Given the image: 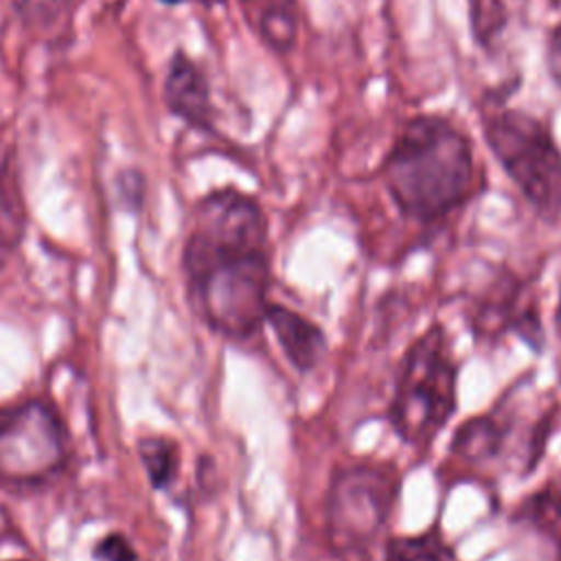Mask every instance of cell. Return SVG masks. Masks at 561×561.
<instances>
[{
  "instance_id": "cell-18",
  "label": "cell",
  "mask_w": 561,
  "mask_h": 561,
  "mask_svg": "<svg viewBox=\"0 0 561 561\" xmlns=\"http://www.w3.org/2000/svg\"><path fill=\"white\" fill-rule=\"evenodd\" d=\"M96 561H136V550L129 539L121 533H110L94 543L92 550Z\"/></svg>"
},
{
  "instance_id": "cell-4",
  "label": "cell",
  "mask_w": 561,
  "mask_h": 561,
  "mask_svg": "<svg viewBox=\"0 0 561 561\" xmlns=\"http://www.w3.org/2000/svg\"><path fill=\"white\" fill-rule=\"evenodd\" d=\"M401 493L394 462H351L331 476L324 495V539L333 554H364L383 533Z\"/></svg>"
},
{
  "instance_id": "cell-19",
  "label": "cell",
  "mask_w": 561,
  "mask_h": 561,
  "mask_svg": "<svg viewBox=\"0 0 561 561\" xmlns=\"http://www.w3.org/2000/svg\"><path fill=\"white\" fill-rule=\"evenodd\" d=\"M546 66L552 81L561 88V22L550 31L546 48Z\"/></svg>"
},
{
  "instance_id": "cell-17",
  "label": "cell",
  "mask_w": 561,
  "mask_h": 561,
  "mask_svg": "<svg viewBox=\"0 0 561 561\" xmlns=\"http://www.w3.org/2000/svg\"><path fill=\"white\" fill-rule=\"evenodd\" d=\"M79 2L81 0H20V13L28 24L44 26L72 11Z\"/></svg>"
},
{
  "instance_id": "cell-2",
  "label": "cell",
  "mask_w": 561,
  "mask_h": 561,
  "mask_svg": "<svg viewBox=\"0 0 561 561\" xmlns=\"http://www.w3.org/2000/svg\"><path fill=\"white\" fill-rule=\"evenodd\" d=\"M381 180L403 217L419 224L445 219L471 195V140L445 116H414L386 153Z\"/></svg>"
},
{
  "instance_id": "cell-8",
  "label": "cell",
  "mask_w": 561,
  "mask_h": 561,
  "mask_svg": "<svg viewBox=\"0 0 561 561\" xmlns=\"http://www.w3.org/2000/svg\"><path fill=\"white\" fill-rule=\"evenodd\" d=\"M517 408L508 405V397L489 412L476 414L458 425L449 451L467 467H491L511 454V436L517 430Z\"/></svg>"
},
{
  "instance_id": "cell-5",
  "label": "cell",
  "mask_w": 561,
  "mask_h": 561,
  "mask_svg": "<svg viewBox=\"0 0 561 561\" xmlns=\"http://www.w3.org/2000/svg\"><path fill=\"white\" fill-rule=\"evenodd\" d=\"M484 140L524 199L546 221L561 217V149L550 129L528 112L486 116Z\"/></svg>"
},
{
  "instance_id": "cell-21",
  "label": "cell",
  "mask_w": 561,
  "mask_h": 561,
  "mask_svg": "<svg viewBox=\"0 0 561 561\" xmlns=\"http://www.w3.org/2000/svg\"><path fill=\"white\" fill-rule=\"evenodd\" d=\"M162 2H182V0H162Z\"/></svg>"
},
{
  "instance_id": "cell-10",
  "label": "cell",
  "mask_w": 561,
  "mask_h": 561,
  "mask_svg": "<svg viewBox=\"0 0 561 561\" xmlns=\"http://www.w3.org/2000/svg\"><path fill=\"white\" fill-rule=\"evenodd\" d=\"M164 99L169 110L184 118L188 125L208 127L213 103L210 88L204 72L182 53H178L169 66L164 81Z\"/></svg>"
},
{
  "instance_id": "cell-11",
  "label": "cell",
  "mask_w": 561,
  "mask_h": 561,
  "mask_svg": "<svg viewBox=\"0 0 561 561\" xmlns=\"http://www.w3.org/2000/svg\"><path fill=\"white\" fill-rule=\"evenodd\" d=\"M511 522L533 530L550 548V561H561V489L557 484L548 482L528 493Z\"/></svg>"
},
{
  "instance_id": "cell-15",
  "label": "cell",
  "mask_w": 561,
  "mask_h": 561,
  "mask_svg": "<svg viewBox=\"0 0 561 561\" xmlns=\"http://www.w3.org/2000/svg\"><path fill=\"white\" fill-rule=\"evenodd\" d=\"M263 39L278 53H285L294 46L296 39V13L291 0H280L270 4L261 18Z\"/></svg>"
},
{
  "instance_id": "cell-20",
  "label": "cell",
  "mask_w": 561,
  "mask_h": 561,
  "mask_svg": "<svg viewBox=\"0 0 561 561\" xmlns=\"http://www.w3.org/2000/svg\"><path fill=\"white\" fill-rule=\"evenodd\" d=\"M554 329L561 337V278H559V298H557V309H554Z\"/></svg>"
},
{
  "instance_id": "cell-22",
  "label": "cell",
  "mask_w": 561,
  "mask_h": 561,
  "mask_svg": "<svg viewBox=\"0 0 561 561\" xmlns=\"http://www.w3.org/2000/svg\"><path fill=\"white\" fill-rule=\"evenodd\" d=\"M204 2H217V0H204Z\"/></svg>"
},
{
  "instance_id": "cell-16",
  "label": "cell",
  "mask_w": 561,
  "mask_h": 561,
  "mask_svg": "<svg viewBox=\"0 0 561 561\" xmlns=\"http://www.w3.org/2000/svg\"><path fill=\"white\" fill-rule=\"evenodd\" d=\"M471 24L480 44H489L506 24L502 0H471Z\"/></svg>"
},
{
  "instance_id": "cell-7",
  "label": "cell",
  "mask_w": 561,
  "mask_h": 561,
  "mask_svg": "<svg viewBox=\"0 0 561 561\" xmlns=\"http://www.w3.org/2000/svg\"><path fill=\"white\" fill-rule=\"evenodd\" d=\"M467 322L480 344H495L513 333L537 353L546 346L537 294L513 272H500L482 287L467 309Z\"/></svg>"
},
{
  "instance_id": "cell-13",
  "label": "cell",
  "mask_w": 561,
  "mask_h": 561,
  "mask_svg": "<svg viewBox=\"0 0 561 561\" xmlns=\"http://www.w3.org/2000/svg\"><path fill=\"white\" fill-rule=\"evenodd\" d=\"M383 561H460L447 541L440 524H432L416 535H394L383 543Z\"/></svg>"
},
{
  "instance_id": "cell-1",
  "label": "cell",
  "mask_w": 561,
  "mask_h": 561,
  "mask_svg": "<svg viewBox=\"0 0 561 561\" xmlns=\"http://www.w3.org/2000/svg\"><path fill=\"white\" fill-rule=\"evenodd\" d=\"M182 267L191 302L204 324L230 342H248L265 327L272 289L270 224L241 191L206 195L193 215Z\"/></svg>"
},
{
  "instance_id": "cell-12",
  "label": "cell",
  "mask_w": 561,
  "mask_h": 561,
  "mask_svg": "<svg viewBox=\"0 0 561 561\" xmlns=\"http://www.w3.org/2000/svg\"><path fill=\"white\" fill-rule=\"evenodd\" d=\"M26 226V210L20 191L15 158L0 147V267L18 250Z\"/></svg>"
},
{
  "instance_id": "cell-9",
  "label": "cell",
  "mask_w": 561,
  "mask_h": 561,
  "mask_svg": "<svg viewBox=\"0 0 561 561\" xmlns=\"http://www.w3.org/2000/svg\"><path fill=\"white\" fill-rule=\"evenodd\" d=\"M265 324L296 373L309 375L324 362L329 351L327 333L307 316L280 302H270Z\"/></svg>"
},
{
  "instance_id": "cell-14",
  "label": "cell",
  "mask_w": 561,
  "mask_h": 561,
  "mask_svg": "<svg viewBox=\"0 0 561 561\" xmlns=\"http://www.w3.org/2000/svg\"><path fill=\"white\" fill-rule=\"evenodd\" d=\"M138 456L153 489H167L180 471V447L167 436H145L138 440Z\"/></svg>"
},
{
  "instance_id": "cell-6",
  "label": "cell",
  "mask_w": 561,
  "mask_h": 561,
  "mask_svg": "<svg viewBox=\"0 0 561 561\" xmlns=\"http://www.w3.org/2000/svg\"><path fill=\"white\" fill-rule=\"evenodd\" d=\"M66 458V430L48 401L28 399L0 410V482H46Z\"/></svg>"
},
{
  "instance_id": "cell-3",
  "label": "cell",
  "mask_w": 561,
  "mask_h": 561,
  "mask_svg": "<svg viewBox=\"0 0 561 561\" xmlns=\"http://www.w3.org/2000/svg\"><path fill=\"white\" fill-rule=\"evenodd\" d=\"M458 373L449 333L443 324L427 327L405 348L386 419L394 436L425 454L458 410Z\"/></svg>"
}]
</instances>
